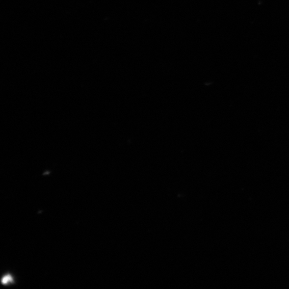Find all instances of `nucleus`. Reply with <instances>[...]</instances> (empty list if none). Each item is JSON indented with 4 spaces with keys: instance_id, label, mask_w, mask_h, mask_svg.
I'll use <instances>...</instances> for the list:
<instances>
[{
    "instance_id": "1",
    "label": "nucleus",
    "mask_w": 289,
    "mask_h": 289,
    "mask_svg": "<svg viewBox=\"0 0 289 289\" xmlns=\"http://www.w3.org/2000/svg\"><path fill=\"white\" fill-rule=\"evenodd\" d=\"M13 281V278L10 275H7L3 277L2 280V283L3 285H8L9 283Z\"/></svg>"
}]
</instances>
